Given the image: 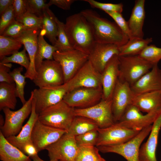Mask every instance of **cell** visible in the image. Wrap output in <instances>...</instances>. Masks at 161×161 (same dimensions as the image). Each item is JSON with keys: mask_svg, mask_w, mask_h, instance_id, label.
<instances>
[{"mask_svg": "<svg viewBox=\"0 0 161 161\" xmlns=\"http://www.w3.org/2000/svg\"><path fill=\"white\" fill-rule=\"evenodd\" d=\"M152 41V38L132 37L125 44L119 47V56L139 55Z\"/></svg>", "mask_w": 161, "mask_h": 161, "instance_id": "83f0119b", "label": "cell"}, {"mask_svg": "<svg viewBox=\"0 0 161 161\" xmlns=\"http://www.w3.org/2000/svg\"><path fill=\"white\" fill-rule=\"evenodd\" d=\"M75 109L63 100L40 113L38 120L45 125L67 132L76 116Z\"/></svg>", "mask_w": 161, "mask_h": 161, "instance_id": "3957f363", "label": "cell"}, {"mask_svg": "<svg viewBox=\"0 0 161 161\" xmlns=\"http://www.w3.org/2000/svg\"><path fill=\"white\" fill-rule=\"evenodd\" d=\"M102 96V87H80L68 92L63 100L75 109H83L96 104Z\"/></svg>", "mask_w": 161, "mask_h": 161, "instance_id": "30bf717a", "label": "cell"}, {"mask_svg": "<svg viewBox=\"0 0 161 161\" xmlns=\"http://www.w3.org/2000/svg\"><path fill=\"white\" fill-rule=\"evenodd\" d=\"M4 123V119L3 116L2 115H0V127L2 126Z\"/></svg>", "mask_w": 161, "mask_h": 161, "instance_id": "816d5d0a", "label": "cell"}, {"mask_svg": "<svg viewBox=\"0 0 161 161\" xmlns=\"http://www.w3.org/2000/svg\"><path fill=\"white\" fill-rule=\"evenodd\" d=\"M105 12L113 19L115 22L129 39L131 38L127 21L123 18L121 13L113 11Z\"/></svg>", "mask_w": 161, "mask_h": 161, "instance_id": "7bdbcfd3", "label": "cell"}, {"mask_svg": "<svg viewBox=\"0 0 161 161\" xmlns=\"http://www.w3.org/2000/svg\"><path fill=\"white\" fill-rule=\"evenodd\" d=\"M65 27L72 48L89 55L95 41L92 27L86 18L80 12L74 14L66 18Z\"/></svg>", "mask_w": 161, "mask_h": 161, "instance_id": "6da1fadb", "label": "cell"}, {"mask_svg": "<svg viewBox=\"0 0 161 161\" xmlns=\"http://www.w3.org/2000/svg\"><path fill=\"white\" fill-rule=\"evenodd\" d=\"M13 1L14 0H0V15L13 5Z\"/></svg>", "mask_w": 161, "mask_h": 161, "instance_id": "681fc988", "label": "cell"}, {"mask_svg": "<svg viewBox=\"0 0 161 161\" xmlns=\"http://www.w3.org/2000/svg\"><path fill=\"white\" fill-rule=\"evenodd\" d=\"M55 19L57 24L58 31L57 41L54 46L59 51L73 49L65 30V24L60 21L56 17Z\"/></svg>", "mask_w": 161, "mask_h": 161, "instance_id": "e575fe53", "label": "cell"}, {"mask_svg": "<svg viewBox=\"0 0 161 161\" xmlns=\"http://www.w3.org/2000/svg\"><path fill=\"white\" fill-rule=\"evenodd\" d=\"M0 159L1 161H31L30 157L10 143L0 131Z\"/></svg>", "mask_w": 161, "mask_h": 161, "instance_id": "484cf974", "label": "cell"}, {"mask_svg": "<svg viewBox=\"0 0 161 161\" xmlns=\"http://www.w3.org/2000/svg\"><path fill=\"white\" fill-rule=\"evenodd\" d=\"M13 6L16 20L21 18L27 12L25 0H14Z\"/></svg>", "mask_w": 161, "mask_h": 161, "instance_id": "bcb514c9", "label": "cell"}, {"mask_svg": "<svg viewBox=\"0 0 161 161\" xmlns=\"http://www.w3.org/2000/svg\"><path fill=\"white\" fill-rule=\"evenodd\" d=\"M161 112V110L143 114L132 104L128 107L117 123L124 128L140 131L152 125Z\"/></svg>", "mask_w": 161, "mask_h": 161, "instance_id": "8fae6325", "label": "cell"}, {"mask_svg": "<svg viewBox=\"0 0 161 161\" xmlns=\"http://www.w3.org/2000/svg\"><path fill=\"white\" fill-rule=\"evenodd\" d=\"M119 54V47L112 44L95 42L88 55V61L101 73L106 65L114 56Z\"/></svg>", "mask_w": 161, "mask_h": 161, "instance_id": "d6986e66", "label": "cell"}, {"mask_svg": "<svg viewBox=\"0 0 161 161\" xmlns=\"http://www.w3.org/2000/svg\"><path fill=\"white\" fill-rule=\"evenodd\" d=\"M101 73L88 60L68 81L64 83L68 92L80 87H102Z\"/></svg>", "mask_w": 161, "mask_h": 161, "instance_id": "5bb4252c", "label": "cell"}, {"mask_svg": "<svg viewBox=\"0 0 161 161\" xmlns=\"http://www.w3.org/2000/svg\"><path fill=\"white\" fill-rule=\"evenodd\" d=\"M44 31L41 29L38 37V49L35 60V66L37 70L40 67L44 60H52L54 53L58 50L55 47L48 44L45 40Z\"/></svg>", "mask_w": 161, "mask_h": 161, "instance_id": "4316f807", "label": "cell"}, {"mask_svg": "<svg viewBox=\"0 0 161 161\" xmlns=\"http://www.w3.org/2000/svg\"><path fill=\"white\" fill-rule=\"evenodd\" d=\"M42 28L45 36L52 45H54L57 39L58 28L55 16L49 8L44 11L41 16Z\"/></svg>", "mask_w": 161, "mask_h": 161, "instance_id": "f546056e", "label": "cell"}, {"mask_svg": "<svg viewBox=\"0 0 161 161\" xmlns=\"http://www.w3.org/2000/svg\"><path fill=\"white\" fill-rule=\"evenodd\" d=\"M15 83H0V110L5 108L14 109L17 100Z\"/></svg>", "mask_w": 161, "mask_h": 161, "instance_id": "f1b7e54d", "label": "cell"}, {"mask_svg": "<svg viewBox=\"0 0 161 161\" xmlns=\"http://www.w3.org/2000/svg\"><path fill=\"white\" fill-rule=\"evenodd\" d=\"M93 8H96L106 11H113L121 13L123 11V5L121 3L113 4L101 3L94 0H84Z\"/></svg>", "mask_w": 161, "mask_h": 161, "instance_id": "60d3db41", "label": "cell"}, {"mask_svg": "<svg viewBox=\"0 0 161 161\" xmlns=\"http://www.w3.org/2000/svg\"><path fill=\"white\" fill-rule=\"evenodd\" d=\"M45 0H25L27 12L41 17L49 7Z\"/></svg>", "mask_w": 161, "mask_h": 161, "instance_id": "ab89813d", "label": "cell"}, {"mask_svg": "<svg viewBox=\"0 0 161 161\" xmlns=\"http://www.w3.org/2000/svg\"><path fill=\"white\" fill-rule=\"evenodd\" d=\"M75 1L74 0H50L47 4L49 7L54 5L62 9L68 10Z\"/></svg>", "mask_w": 161, "mask_h": 161, "instance_id": "7dc6e473", "label": "cell"}, {"mask_svg": "<svg viewBox=\"0 0 161 161\" xmlns=\"http://www.w3.org/2000/svg\"><path fill=\"white\" fill-rule=\"evenodd\" d=\"M131 88L135 95L161 91V69L158 64L154 65Z\"/></svg>", "mask_w": 161, "mask_h": 161, "instance_id": "44dd1931", "label": "cell"}, {"mask_svg": "<svg viewBox=\"0 0 161 161\" xmlns=\"http://www.w3.org/2000/svg\"><path fill=\"white\" fill-rule=\"evenodd\" d=\"M35 101V110L39 114L47 108L63 100L68 92L64 84L35 89L32 91Z\"/></svg>", "mask_w": 161, "mask_h": 161, "instance_id": "9a60e30c", "label": "cell"}, {"mask_svg": "<svg viewBox=\"0 0 161 161\" xmlns=\"http://www.w3.org/2000/svg\"><path fill=\"white\" fill-rule=\"evenodd\" d=\"M161 128V112L152 125L147 140L141 145L139 153V161H157L156 151Z\"/></svg>", "mask_w": 161, "mask_h": 161, "instance_id": "7402d4cb", "label": "cell"}, {"mask_svg": "<svg viewBox=\"0 0 161 161\" xmlns=\"http://www.w3.org/2000/svg\"><path fill=\"white\" fill-rule=\"evenodd\" d=\"M135 95L128 83L118 79L111 99L115 123L120 120L126 109L132 104Z\"/></svg>", "mask_w": 161, "mask_h": 161, "instance_id": "2e32d148", "label": "cell"}, {"mask_svg": "<svg viewBox=\"0 0 161 161\" xmlns=\"http://www.w3.org/2000/svg\"><path fill=\"white\" fill-rule=\"evenodd\" d=\"M118 79L131 86L149 72L154 65L139 55L119 56Z\"/></svg>", "mask_w": 161, "mask_h": 161, "instance_id": "277c9868", "label": "cell"}, {"mask_svg": "<svg viewBox=\"0 0 161 161\" xmlns=\"http://www.w3.org/2000/svg\"><path fill=\"white\" fill-rule=\"evenodd\" d=\"M26 50L24 47L21 51L17 52L12 54L10 56L5 57L1 61V63H14L18 64L24 67L27 70L28 69L30 61L29 58L27 56Z\"/></svg>", "mask_w": 161, "mask_h": 161, "instance_id": "8d00e7d4", "label": "cell"}, {"mask_svg": "<svg viewBox=\"0 0 161 161\" xmlns=\"http://www.w3.org/2000/svg\"><path fill=\"white\" fill-rule=\"evenodd\" d=\"M33 161H45L41 159L38 155V154L30 157ZM49 161H59L55 160H50Z\"/></svg>", "mask_w": 161, "mask_h": 161, "instance_id": "f907efd6", "label": "cell"}, {"mask_svg": "<svg viewBox=\"0 0 161 161\" xmlns=\"http://www.w3.org/2000/svg\"><path fill=\"white\" fill-rule=\"evenodd\" d=\"M78 148L75 137L66 133L45 149L48 151L50 160L74 161Z\"/></svg>", "mask_w": 161, "mask_h": 161, "instance_id": "7c38bea8", "label": "cell"}, {"mask_svg": "<svg viewBox=\"0 0 161 161\" xmlns=\"http://www.w3.org/2000/svg\"><path fill=\"white\" fill-rule=\"evenodd\" d=\"M22 151L30 157L38 154V153L33 143H28L25 145Z\"/></svg>", "mask_w": 161, "mask_h": 161, "instance_id": "c3c4849f", "label": "cell"}, {"mask_svg": "<svg viewBox=\"0 0 161 161\" xmlns=\"http://www.w3.org/2000/svg\"><path fill=\"white\" fill-rule=\"evenodd\" d=\"M118 55L113 57L107 63L101 75L102 99L111 100L118 79L119 69Z\"/></svg>", "mask_w": 161, "mask_h": 161, "instance_id": "ffe728a7", "label": "cell"}, {"mask_svg": "<svg viewBox=\"0 0 161 161\" xmlns=\"http://www.w3.org/2000/svg\"><path fill=\"white\" fill-rule=\"evenodd\" d=\"M33 81L39 88L63 84L64 76L61 65L54 60L44 61Z\"/></svg>", "mask_w": 161, "mask_h": 161, "instance_id": "9c48e42d", "label": "cell"}, {"mask_svg": "<svg viewBox=\"0 0 161 161\" xmlns=\"http://www.w3.org/2000/svg\"><path fill=\"white\" fill-rule=\"evenodd\" d=\"M28 29L42 28V19L41 17L27 12L21 18L16 20Z\"/></svg>", "mask_w": 161, "mask_h": 161, "instance_id": "f35d334b", "label": "cell"}, {"mask_svg": "<svg viewBox=\"0 0 161 161\" xmlns=\"http://www.w3.org/2000/svg\"><path fill=\"white\" fill-rule=\"evenodd\" d=\"M23 71V68L21 66L14 69L10 72V74L15 84L16 96L19 98L23 105L27 102L24 96V89L26 82V77L21 74Z\"/></svg>", "mask_w": 161, "mask_h": 161, "instance_id": "d6a6232c", "label": "cell"}, {"mask_svg": "<svg viewBox=\"0 0 161 161\" xmlns=\"http://www.w3.org/2000/svg\"><path fill=\"white\" fill-rule=\"evenodd\" d=\"M19 41L12 38L0 35V60L18 52L22 46Z\"/></svg>", "mask_w": 161, "mask_h": 161, "instance_id": "1f68e13d", "label": "cell"}, {"mask_svg": "<svg viewBox=\"0 0 161 161\" xmlns=\"http://www.w3.org/2000/svg\"><path fill=\"white\" fill-rule=\"evenodd\" d=\"M140 131L124 128L117 123L107 128H99L98 129V139L96 146L125 143L135 137Z\"/></svg>", "mask_w": 161, "mask_h": 161, "instance_id": "4fadbf2b", "label": "cell"}, {"mask_svg": "<svg viewBox=\"0 0 161 161\" xmlns=\"http://www.w3.org/2000/svg\"><path fill=\"white\" fill-rule=\"evenodd\" d=\"M80 13L91 24L95 42L112 44L120 47L128 41L129 38L115 22L101 17L91 9L83 10Z\"/></svg>", "mask_w": 161, "mask_h": 161, "instance_id": "7a4b0ae2", "label": "cell"}, {"mask_svg": "<svg viewBox=\"0 0 161 161\" xmlns=\"http://www.w3.org/2000/svg\"><path fill=\"white\" fill-rule=\"evenodd\" d=\"M99 128L96 123L85 117L76 116L66 133L75 137Z\"/></svg>", "mask_w": 161, "mask_h": 161, "instance_id": "4dcf8cb0", "label": "cell"}, {"mask_svg": "<svg viewBox=\"0 0 161 161\" xmlns=\"http://www.w3.org/2000/svg\"><path fill=\"white\" fill-rule=\"evenodd\" d=\"M132 104L146 113L161 110V91L135 95Z\"/></svg>", "mask_w": 161, "mask_h": 161, "instance_id": "d4e9b609", "label": "cell"}, {"mask_svg": "<svg viewBox=\"0 0 161 161\" xmlns=\"http://www.w3.org/2000/svg\"><path fill=\"white\" fill-rule=\"evenodd\" d=\"M100 161H106L103 158V159Z\"/></svg>", "mask_w": 161, "mask_h": 161, "instance_id": "f5cc1de1", "label": "cell"}, {"mask_svg": "<svg viewBox=\"0 0 161 161\" xmlns=\"http://www.w3.org/2000/svg\"><path fill=\"white\" fill-rule=\"evenodd\" d=\"M152 128V125L144 128L135 137L125 143L97 147L102 153L117 154L122 156L127 161H139V153L141 144L149 134Z\"/></svg>", "mask_w": 161, "mask_h": 161, "instance_id": "5b68a950", "label": "cell"}, {"mask_svg": "<svg viewBox=\"0 0 161 161\" xmlns=\"http://www.w3.org/2000/svg\"><path fill=\"white\" fill-rule=\"evenodd\" d=\"M16 20L13 5L10 6L1 15L0 34Z\"/></svg>", "mask_w": 161, "mask_h": 161, "instance_id": "ee69618b", "label": "cell"}, {"mask_svg": "<svg viewBox=\"0 0 161 161\" xmlns=\"http://www.w3.org/2000/svg\"><path fill=\"white\" fill-rule=\"evenodd\" d=\"M160 161H161V160H160Z\"/></svg>", "mask_w": 161, "mask_h": 161, "instance_id": "db71d44e", "label": "cell"}, {"mask_svg": "<svg viewBox=\"0 0 161 161\" xmlns=\"http://www.w3.org/2000/svg\"><path fill=\"white\" fill-rule=\"evenodd\" d=\"M76 116L85 117L95 122L99 128L108 127L115 123L111 100H101L96 104L89 107L75 109Z\"/></svg>", "mask_w": 161, "mask_h": 161, "instance_id": "ba28073f", "label": "cell"}, {"mask_svg": "<svg viewBox=\"0 0 161 161\" xmlns=\"http://www.w3.org/2000/svg\"><path fill=\"white\" fill-rule=\"evenodd\" d=\"M138 55L153 65L158 64L161 60V48L149 45Z\"/></svg>", "mask_w": 161, "mask_h": 161, "instance_id": "d590c367", "label": "cell"}, {"mask_svg": "<svg viewBox=\"0 0 161 161\" xmlns=\"http://www.w3.org/2000/svg\"><path fill=\"white\" fill-rule=\"evenodd\" d=\"M27 29H28L16 20L5 30L0 35L15 39Z\"/></svg>", "mask_w": 161, "mask_h": 161, "instance_id": "b9f144b4", "label": "cell"}, {"mask_svg": "<svg viewBox=\"0 0 161 161\" xmlns=\"http://www.w3.org/2000/svg\"><path fill=\"white\" fill-rule=\"evenodd\" d=\"M99 151L98 148L95 146H79L74 161H100L103 158Z\"/></svg>", "mask_w": 161, "mask_h": 161, "instance_id": "836d02e7", "label": "cell"}, {"mask_svg": "<svg viewBox=\"0 0 161 161\" xmlns=\"http://www.w3.org/2000/svg\"><path fill=\"white\" fill-rule=\"evenodd\" d=\"M38 115L35 110V100L33 97L32 111L28 120L17 135L6 138L7 140L22 151L25 145L33 143L31 134L34 125L38 119Z\"/></svg>", "mask_w": 161, "mask_h": 161, "instance_id": "603a6c76", "label": "cell"}, {"mask_svg": "<svg viewBox=\"0 0 161 161\" xmlns=\"http://www.w3.org/2000/svg\"><path fill=\"white\" fill-rule=\"evenodd\" d=\"M145 0L135 1L130 17L127 21L132 37L143 38V27L145 18Z\"/></svg>", "mask_w": 161, "mask_h": 161, "instance_id": "cb8c5ba5", "label": "cell"}, {"mask_svg": "<svg viewBox=\"0 0 161 161\" xmlns=\"http://www.w3.org/2000/svg\"><path fill=\"white\" fill-rule=\"evenodd\" d=\"M41 30L38 28L27 29L15 39L24 45L27 52L30 64L24 75L26 78L32 81L37 74L35 60L38 47V37Z\"/></svg>", "mask_w": 161, "mask_h": 161, "instance_id": "ac0fdd59", "label": "cell"}, {"mask_svg": "<svg viewBox=\"0 0 161 161\" xmlns=\"http://www.w3.org/2000/svg\"><path fill=\"white\" fill-rule=\"evenodd\" d=\"M66 132L65 130L45 125L38 119L32 129L31 139L38 152L56 141Z\"/></svg>", "mask_w": 161, "mask_h": 161, "instance_id": "e0dca14e", "label": "cell"}, {"mask_svg": "<svg viewBox=\"0 0 161 161\" xmlns=\"http://www.w3.org/2000/svg\"><path fill=\"white\" fill-rule=\"evenodd\" d=\"M12 66L11 63H0V83L6 82L9 83H14L10 74V69Z\"/></svg>", "mask_w": 161, "mask_h": 161, "instance_id": "f6af8a7d", "label": "cell"}, {"mask_svg": "<svg viewBox=\"0 0 161 161\" xmlns=\"http://www.w3.org/2000/svg\"><path fill=\"white\" fill-rule=\"evenodd\" d=\"M99 133L97 130L90 131L75 137L78 146H96Z\"/></svg>", "mask_w": 161, "mask_h": 161, "instance_id": "74e56055", "label": "cell"}, {"mask_svg": "<svg viewBox=\"0 0 161 161\" xmlns=\"http://www.w3.org/2000/svg\"><path fill=\"white\" fill-rule=\"evenodd\" d=\"M53 59L61 65L64 83L69 80L88 60V55L75 49L64 51H56Z\"/></svg>", "mask_w": 161, "mask_h": 161, "instance_id": "52a82bcc", "label": "cell"}, {"mask_svg": "<svg viewBox=\"0 0 161 161\" xmlns=\"http://www.w3.org/2000/svg\"><path fill=\"white\" fill-rule=\"evenodd\" d=\"M33 97L32 91L29 99L19 109L16 111L7 108L3 109L5 115L4 123L0 127V131L5 137L16 136L21 131L24 120L31 114Z\"/></svg>", "mask_w": 161, "mask_h": 161, "instance_id": "8992f818", "label": "cell"}]
</instances>
